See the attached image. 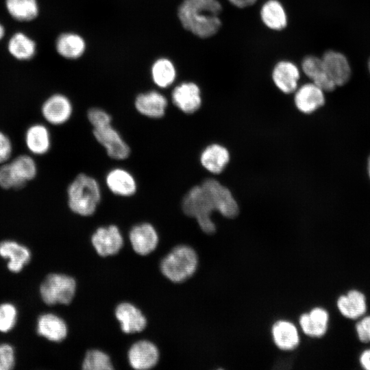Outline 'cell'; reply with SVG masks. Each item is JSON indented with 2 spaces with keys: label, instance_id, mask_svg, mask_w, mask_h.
<instances>
[{
  "label": "cell",
  "instance_id": "cell-24",
  "mask_svg": "<svg viewBox=\"0 0 370 370\" xmlns=\"http://www.w3.org/2000/svg\"><path fill=\"white\" fill-rule=\"evenodd\" d=\"M230 155L229 151L219 144L207 146L200 155V163L202 166L213 174L221 173L229 163Z\"/></svg>",
  "mask_w": 370,
  "mask_h": 370
},
{
  "label": "cell",
  "instance_id": "cell-35",
  "mask_svg": "<svg viewBox=\"0 0 370 370\" xmlns=\"http://www.w3.org/2000/svg\"><path fill=\"white\" fill-rule=\"evenodd\" d=\"M87 116L93 127L112 123V117L110 114L99 108H92L89 109Z\"/></svg>",
  "mask_w": 370,
  "mask_h": 370
},
{
  "label": "cell",
  "instance_id": "cell-6",
  "mask_svg": "<svg viewBox=\"0 0 370 370\" xmlns=\"http://www.w3.org/2000/svg\"><path fill=\"white\" fill-rule=\"evenodd\" d=\"M76 282L71 276L51 273L48 275L40 287L41 297L48 305L69 304L76 292Z\"/></svg>",
  "mask_w": 370,
  "mask_h": 370
},
{
  "label": "cell",
  "instance_id": "cell-5",
  "mask_svg": "<svg viewBox=\"0 0 370 370\" xmlns=\"http://www.w3.org/2000/svg\"><path fill=\"white\" fill-rule=\"evenodd\" d=\"M35 160L27 154H21L0 164V187L3 189H22L37 175Z\"/></svg>",
  "mask_w": 370,
  "mask_h": 370
},
{
  "label": "cell",
  "instance_id": "cell-25",
  "mask_svg": "<svg viewBox=\"0 0 370 370\" xmlns=\"http://www.w3.org/2000/svg\"><path fill=\"white\" fill-rule=\"evenodd\" d=\"M37 332L49 341L60 342L66 338L68 330L66 323L60 317L45 314L38 320Z\"/></svg>",
  "mask_w": 370,
  "mask_h": 370
},
{
  "label": "cell",
  "instance_id": "cell-43",
  "mask_svg": "<svg viewBox=\"0 0 370 370\" xmlns=\"http://www.w3.org/2000/svg\"><path fill=\"white\" fill-rule=\"evenodd\" d=\"M368 68H369V71L370 73V58L369 59V61H368Z\"/></svg>",
  "mask_w": 370,
  "mask_h": 370
},
{
  "label": "cell",
  "instance_id": "cell-37",
  "mask_svg": "<svg viewBox=\"0 0 370 370\" xmlns=\"http://www.w3.org/2000/svg\"><path fill=\"white\" fill-rule=\"evenodd\" d=\"M13 151L12 143L9 136L0 131V164L8 162Z\"/></svg>",
  "mask_w": 370,
  "mask_h": 370
},
{
  "label": "cell",
  "instance_id": "cell-10",
  "mask_svg": "<svg viewBox=\"0 0 370 370\" xmlns=\"http://www.w3.org/2000/svg\"><path fill=\"white\" fill-rule=\"evenodd\" d=\"M91 243L102 257L116 254L123 245V238L114 225L98 227L91 236Z\"/></svg>",
  "mask_w": 370,
  "mask_h": 370
},
{
  "label": "cell",
  "instance_id": "cell-21",
  "mask_svg": "<svg viewBox=\"0 0 370 370\" xmlns=\"http://www.w3.org/2000/svg\"><path fill=\"white\" fill-rule=\"evenodd\" d=\"M340 313L349 319H356L362 317L367 310V298L363 293L356 289L349 290L341 295L336 301Z\"/></svg>",
  "mask_w": 370,
  "mask_h": 370
},
{
  "label": "cell",
  "instance_id": "cell-16",
  "mask_svg": "<svg viewBox=\"0 0 370 370\" xmlns=\"http://www.w3.org/2000/svg\"><path fill=\"white\" fill-rule=\"evenodd\" d=\"M115 316L122 331L126 334L141 332L147 326L145 315L131 303L119 304L116 308Z\"/></svg>",
  "mask_w": 370,
  "mask_h": 370
},
{
  "label": "cell",
  "instance_id": "cell-33",
  "mask_svg": "<svg viewBox=\"0 0 370 370\" xmlns=\"http://www.w3.org/2000/svg\"><path fill=\"white\" fill-rule=\"evenodd\" d=\"M82 369L85 370H111L113 369L110 356L99 349H90L86 354Z\"/></svg>",
  "mask_w": 370,
  "mask_h": 370
},
{
  "label": "cell",
  "instance_id": "cell-28",
  "mask_svg": "<svg viewBox=\"0 0 370 370\" xmlns=\"http://www.w3.org/2000/svg\"><path fill=\"white\" fill-rule=\"evenodd\" d=\"M55 45L60 56L71 60L81 57L86 49L84 40L79 35L71 32L61 34Z\"/></svg>",
  "mask_w": 370,
  "mask_h": 370
},
{
  "label": "cell",
  "instance_id": "cell-8",
  "mask_svg": "<svg viewBox=\"0 0 370 370\" xmlns=\"http://www.w3.org/2000/svg\"><path fill=\"white\" fill-rule=\"evenodd\" d=\"M73 111L71 100L61 93H55L48 97L40 107L42 116L52 125L66 123L71 119Z\"/></svg>",
  "mask_w": 370,
  "mask_h": 370
},
{
  "label": "cell",
  "instance_id": "cell-22",
  "mask_svg": "<svg viewBox=\"0 0 370 370\" xmlns=\"http://www.w3.org/2000/svg\"><path fill=\"white\" fill-rule=\"evenodd\" d=\"M301 69L312 82L324 92H332L336 88L329 77L321 58L314 56H306L302 60Z\"/></svg>",
  "mask_w": 370,
  "mask_h": 370
},
{
  "label": "cell",
  "instance_id": "cell-32",
  "mask_svg": "<svg viewBox=\"0 0 370 370\" xmlns=\"http://www.w3.org/2000/svg\"><path fill=\"white\" fill-rule=\"evenodd\" d=\"M153 82L160 88L171 86L176 77V70L173 64L166 58L157 60L151 67Z\"/></svg>",
  "mask_w": 370,
  "mask_h": 370
},
{
  "label": "cell",
  "instance_id": "cell-15",
  "mask_svg": "<svg viewBox=\"0 0 370 370\" xmlns=\"http://www.w3.org/2000/svg\"><path fill=\"white\" fill-rule=\"evenodd\" d=\"M294 102L301 112L313 113L325 104L324 91L312 82L305 84L295 90Z\"/></svg>",
  "mask_w": 370,
  "mask_h": 370
},
{
  "label": "cell",
  "instance_id": "cell-20",
  "mask_svg": "<svg viewBox=\"0 0 370 370\" xmlns=\"http://www.w3.org/2000/svg\"><path fill=\"white\" fill-rule=\"evenodd\" d=\"M300 73L297 66L289 61H280L274 66L272 79L276 87L285 94L297 90Z\"/></svg>",
  "mask_w": 370,
  "mask_h": 370
},
{
  "label": "cell",
  "instance_id": "cell-36",
  "mask_svg": "<svg viewBox=\"0 0 370 370\" xmlns=\"http://www.w3.org/2000/svg\"><path fill=\"white\" fill-rule=\"evenodd\" d=\"M14 352L12 346L0 345V370H10L14 366Z\"/></svg>",
  "mask_w": 370,
  "mask_h": 370
},
{
  "label": "cell",
  "instance_id": "cell-7",
  "mask_svg": "<svg viewBox=\"0 0 370 370\" xmlns=\"http://www.w3.org/2000/svg\"><path fill=\"white\" fill-rule=\"evenodd\" d=\"M93 135L97 141L105 148L110 158L122 160L129 157V145L112 123L93 127Z\"/></svg>",
  "mask_w": 370,
  "mask_h": 370
},
{
  "label": "cell",
  "instance_id": "cell-17",
  "mask_svg": "<svg viewBox=\"0 0 370 370\" xmlns=\"http://www.w3.org/2000/svg\"><path fill=\"white\" fill-rule=\"evenodd\" d=\"M167 106L166 98L156 90L139 94L134 101L136 110L140 114L151 119H160L164 116Z\"/></svg>",
  "mask_w": 370,
  "mask_h": 370
},
{
  "label": "cell",
  "instance_id": "cell-39",
  "mask_svg": "<svg viewBox=\"0 0 370 370\" xmlns=\"http://www.w3.org/2000/svg\"><path fill=\"white\" fill-rule=\"evenodd\" d=\"M359 362L362 369L370 370V349H365L360 354Z\"/></svg>",
  "mask_w": 370,
  "mask_h": 370
},
{
  "label": "cell",
  "instance_id": "cell-4",
  "mask_svg": "<svg viewBox=\"0 0 370 370\" xmlns=\"http://www.w3.org/2000/svg\"><path fill=\"white\" fill-rule=\"evenodd\" d=\"M198 257L195 251L187 245H179L173 249L162 260L160 270L173 282H182L196 271Z\"/></svg>",
  "mask_w": 370,
  "mask_h": 370
},
{
  "label": "cell",
  "instance_id": "cell-27",
  "mask_svg": "<svg viewBox=\"0 0 370 370\" xmlns=\"http://www.w3.org/2000/svg\"><path fill=\"white\" fill-rule=\"evenodd\" d=\"M272 336L276 346L283 350L295 348L299 336L295 325L288 321H278L272 327Z\"/></svg>",
  "mask_w": 370,
  "mask_h": 370
},
{
  "label": "cell",
  "instance_id": "cell-26",
  "mask_svg": "<svg viewBox=\"0 0 370 370\" xmlns=\"http://www.w3.org/2000/svg\"><path fill=\"white\" fill-rule=\"evenodd\" d=\"M0 256L10 258L8 267L12 272H19L31 258L29 249L14 241H5L0 243Z\"/></svg>",
  "mask_w": 370,
  "mask_h": 370
},
{
  "label": "cell",
  "instance_id": "cell-18",
  "mask_svg": "<svg viewBox=\"0 0 370 370\" xmlns=\"http://www.w3.org/2000/svg\"><path fill=\"white\" fill-rule=\"evenodd\" d=\"M28 151L35 156H43L51 147V137L49 128L42 123H36L27 127L24 136Z\"/></svg>",
  "mask_w": 370,
  "mask_h": 370
},
{
  "label": "cell",
  "instance_id": "cell-13",
  "mask_svg": "<svg viewBox=\"0 0 370 370\" xmlns=\"http://www.w3.org/2000/svg\"><path fill=\"white\" fill-rule=\"evenodd\" d=\"M129 239L134 251L142 256L151 253L158 246L159 237L155 227L149 223H142L134 226Z\"/></svg>",
  "mask_w": 370,
  "mask_h": 370
},
{
  "label": "cell",
  "instance_id": "cell-42",
  "mask_svg": "<svg viewBox=\"0 0 370 370\" xmlns=\"http://www.w3.org/2000/svg\"><path fill=\"white\" fill-rule=\"evenodd\" d=\"M367 173L369 178L370 180V154L367 158Z\"/></svg>",
  "mask_w": 370,
  "mask_h": 370
},
{
  "label": "cell",
  "instance_id": "cell-29",
  "mask_svg": "<svg viewBox=\"0 0 370 370\" xmlns=\"http://www.w3.org/2000/svg\"><path fill=\"white\" fill-rule=\"evenodd\" d=\"M8 51L15 59L27 61L33 58L36 53L35 41L23 32L14 34L8 42Z\"/></svg>",
  "mask_w": 370,
  "mask_h": 370
},
{
  "label": "cell",
  "instance_id": "cell-3",
  "mask_svg": "<svg viewBox=\"0 0 370 370\" xmlns=\"http://www.w3.org/2000/svg\"><path fill=\"white\" fill-rule=\"evenodd\" d=\"M183 212L196 219L201 230L208 234L216 231V225L211 219L212 213L217 211L215 203L202 185L192 187L184 195L182 201Z\"/></svg>",
  "mask_w": 370,
  "mask_h": 370
},
{
  "label": "cell",
  "instance_id": "cell-2",
  "mask_svg": "<svg viewBox=\"0 0 370 370\" xmlns=\"http://www.w3.org/2000/svg\"><path fill=\"white\" fill-rule=\"evenodd\" d=\"M66 194L70 210L82 217L93 214L101 199L99 183L85 173H79L73 180L68 186Z\"/></svg>",
  "mask_w": 370,
  "mask_h": 370
},
{
  "label": "cell",
  "instance_id": "cell-14",
  "mask_svg": "<svg viewBox=\"0 0 370 370\" xmlns=\"http://www.w3.org/2000/svg\"><path fill=\"white\" fill-rule=\"evenodd\" d=\"M321 59L329 77L336 87L349 82L352 75L351 67L343 53L328 50L323 53Z\"/></svg>",
  "mask_w": 370,
  "mask_h": 370
},
{
  "label": "cell",
  "instance_id": "cell-31",
  "mask_svg": "<svg viewBox=\"0 0 370 370\" xmlns=\"http://www.w3.org/2000/svg\"><path fill=\"white\" fill-rule=\"evenodd\" d=\"M5 5L10 16L17 21H32L39 14L37 0H5Z\"/></svg>",
  "mask_w": 370,
  "mask_h": 370
},
{
  "label": "cell",
  "instance_id": "cell-1",
  "mask_svg": "<svg viewBox=\"0 0 370 370\" xmlns=\"http://www.w3.org/2000/svg\"><path fill=\"white\" fill-rule=\"evenodd\" d=\"M222 6L218 0H184L177 16L183 27L201 38L215 35L222 23Z\"/></svg>",
  "mask_w": 370,
  "mask_h": 370
},
{
  "label": "cell",
  "instance_id": "cell-38",
  "mask_svg": "<svg viewBox=\"0 0 370 370\" xmlns=\"http://www.w3.org/2000/svg\"><path fill=\"white\" fill-rule=\"evenodd\" d=\"M356 332L361 343H370V315L363 317L356 324Z\"/></svg>",
  "mask_w": 370,
  "mask_h": 370
},
{
  "label": "cell",
  "instance_id": "cell-23",
  "mask_svg": "<svg viewBox=\"0 0 370 370\" xmlns=\"http://www.w3.org/2000/svg\"><path fill=\"white\" fill-rule=\"evenodd\" d=\"M329 314L322 308H314L308 313L301 315L299 324L303 332L311 337H321L327 332Z\"/></svg>",
  "mask_w": 370,
  "mask_h": 370
},
{
  "label": "cell",
  "instance_id": "cell-41",
  "mask_svg": "<svg viewBox=\"0 0 370 370\" xmlns=\"http://www.w3.org/2000/svg\"><path fill=\"white\" fill-rule=\"evenodd\" d=\"M5 35V28L3 24L0 22V41L3 39Z\"/></svg>",
  "mask_w": 370,
  "mask_h": 370
},
{
  "label": "cell",
  "instance_id": "cell-12",
  "mask_svg": "<svg viewBox=\"0 0 370 370\" xmlns=\"http://www.w3.org/2000/svg\"><path fill=\"white\" fill-rule=\"evenodd\" d=\"M158 347L151 342L142 340L134 343L127 353L130 366L138 370L153 368L159 360Z\"/></svg>",
  "mask_w": 370,
  "mask_h": 370
},
{
  "label": "cell",
  "instance_id": "cell-30",
  "mask_svg": "<svg viewBox=\"0 0 370 370\" xmlns=\"http://www.w3.org/2000/svg\"><path fill=\"white\" fill-rule=\"evenodd\" d=\"M260 18L263 23L273 30H282L287 25V17L284 7L277 0H269L262 6Z\"/></svg>",
  "mask_w": 370,
  "mask_h": 370
},
{
  "label": "cell",
  "instance_id": "cell-40",
  "mask_svg": "<svg viewBox=\"0 0 370 370\" xmlns=\"http://www.w3.org/2000/svg\"><path fill=\"white\" fill-rule=\"evenodd\" d=\"M236 7L243 8L254 5L257 0H228Z\"/></svg>",
  "mask_w": 370,
  "mask_h": 370
},
{
  "label": "cell",
  "instance_id": "cell-11",
  "mask_svg": "<svg viewBox=\"0 0 370 370\" xmlns=\"http://www.w3.org/2000/svg\"><path fill=\"white\" fill-rule=\"evenodd\" d=\"M171 99L175 106L185 114L195 113L202 103L200 89L193 82H184L175 86Z\"/></svg>",
  "mask_w": 370,
  "mask_h": 370
},
{
  "label": "cell",
  "instance_id": "cell-34",
  "mask_svg": "<svg viewBox=\"0 0 370 370\" xmlns=\"http://www.w3.org/2000/svg\"><path fill=\"white\" fill-rule=\"evenodd\" d=\"M17 311L14 306L11 304L0 305V331L7 332L15 325Z\"/></svg>",
  "mask_w": 370,
  "mask_h": 370
},
{
  "label": "cell",
  "instance_id": "cell-9",
  "mask_svg": "<svg viewBox=\"0 0 370 370\" xmlns=\"http://www.w3.org/2000/svg\"><path fill=\"white\" fill-rule=\"evenodd\" d=\"M201 184L212 196L217 211L223 217L233 219L238 216V204L228 188L212 178L205 180Z\"/></svg>",
  "mask_w": 370,
  "mask_h": 370
},
{
  "label": "cell",
  "instance_id": "cell-19",
  "mask_svg": "<svg viewBox=\"0 0 370 370\" xmlns=\"http://www.w3.org/2000/svg\"><path fill=\"white\" fill-rule=\"evenodd\" d=\"M106 184L114 195L131 197L137 190V183L133 175L123 168L111 169L106 176Z\"/></svg>",
  "mask_w": 370,
  "mask_h": 370
}]
</instances>
